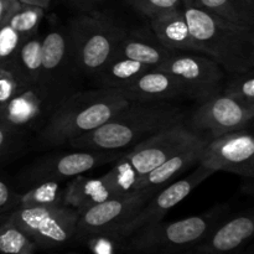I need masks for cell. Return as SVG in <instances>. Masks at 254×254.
<instances>
[{"label":"cell","instance_id":"obj_14","mask_svg":"<svg viewBox=\"0 0 254 254\" xmlns=\"http://www.w3.org/2000/svg\"><path fill=\"white\" fill-rule=\"evenodd\" d=\"M144 197L133 192L126 196H118L78 213L76 227V241L87 238L112 236L130 220L141 206L146 202Z\"/></svg>","mask_w":254,"mask_h":254},{"label":"cell","instance_id":"obj_19","mask_svg":"<svg viewBox=\"0 0 254 254\" xmlns=\"http://www.w3.org/2000/svg\"><path fill=\"white\" fill-rule=\"evenodd\" d=\"M175 52L169 51L160 44L151 29H140L127 31L119 42L114 57L133 60L150 68L160 67Z\"/></svg>","mask_w":254,"mask_h":254},{"label":"cell","instance_id":"obj_6","mask_svg":"<svg viewBox=\"0 0 254 254\" xmlns=\"http://www.w3.org/2000/svg\"><path fill=\"white\" fill-rule=\"evenodd\" d=\"M227 215V206H218L201 215L173 222H160L138 231L119 243L131 254H183L195 248Z\"/></svg>","mask_w":254,"mask_h":254},{"label":"cell","instance_id":"obj_17","mask_svg":"<svg viewBox=\"0 0 254 254\" xmlns=\"http://www.w3.org/2000/svg\"><path fill=\"white\" fill-rule=\"evenodd\" d=\"M206 141L207 140H202L195 145L189 146L166 159L161 165L154 169L139 181L134 192L140 195L145 200L153 197L156 192L165 188L169 181L179 178L190 168L197 165Z\"/></svg>","mask_w":254,"mask_h":254},{"label":"cell","instance_id":"obj_12","mask_svg":"<svg viewBox=\"0 0 254 254\" xmlns=\"http://www.w3.org/2000/svg\"><path fill=\"white\" fill-rule=\"evenodd\" d=\"M124 154L123 150H76L57 154L35 161L22 173L21 180L26 185L45 181H61L83 175L87 171L106 164L114 163Z\"/></svg>","mask_w":254,"mask_h":254},{"label":"cell","instance_id":"obj_39","mask_svg":"<svg viewBox=\"0 0 254 254\" xmlns=\"http://www.w3.org/2000/svg\"><path fill=\"white\" fill-rule=\"evenodd\" d=\"M251 254H252V253H251Z\"/></svg>","mask_w":254,"mask_h":254},{"label":"cell","instance_id":"obj_15","mask_svg":"<svg viewBox=\"0 0 254 254\" xmlns=\"http://www.w3.org/2000/svg\"><path fill=\"white\" fill-rule=\"evenodd\" d=\"M254 235V215L242 212L221 220L190 251L193 254H242Z\"/></svg>","mask_w":254,"mask_h":254},{"label":"cell","instance_id":"obj_7","mask_svg":"<svg viewBox=\"0 0 254 254\" xmlns=\"http://www.w3.org/2000/svg\"><path fill=\"white\" fill-rule=\"evenodd\" d=\"M68 94V87L44 82L27 83L0 108V123L21 135L36 129L41 130Z\"/></svg>","mask_w":254,"mask_h":254},{"label":"cell","instance_id":"obj_35","mask_svg":"<svg viewBox=\"0 0 254 254\" xmlns=\"http://www.w3.org/2000/svg\"><path fill=\"white\" fill-rule=\"evenodd\" d=\"M17 0H0V25L5 21Z\"/></svg>","mask_w":254,"mask_h":254},{"label":"cell","instance_id":"obj_26","mask_svg":"<svg viewBox=\"0 0 254 254\" xmlns=\"http://www.w3.org/2000/svg\"><path fill=\"white\" fill-rule=\"evenodd\" d=\"M45 17V9L36 5L25 4L17 0L5 21L11 25L22 39H29L37 34L40 24Z\"/></svg>","mask_w":254,"mask_h":254},{"label":"cell","instance_id":"obj_28","mask_svg":"<svg viewBox=\"0 0 254 254\" xmlns=\"http://www.w3.org/2000/svg\"><path fill=\"white\" fill-rule=\"evenodd\" d=\"M221 93L236 99L248 108L254 109V73L253 71L236 72L226 77Z\"/></svg>","mask_w":254,"mask_h":254},{"label":"cell","instance_id":"obj_20","mask_svg":"<svg viewBox=\"0 0 254 254\" xmlns=\"http://www.w3.org/2000/svg\"><path fill=\"white\" fill-rule=\"evenodd\" d=\"M156 39L171 52H196L183 7L163 12L150 19Z\"/></svg>","mask_w":254,"mask_h":254},{"label":"cell","instance_id":"obj_32","mask_svg":"<svg viewBox=\"0 0 254 254\" xmlns=\"http://www.w3.org/2000/svg\"><path fill=\"white\" fill-rule=\"evenodd\" d=\"M19 200L20 193L15 192L6 183L0 180V222L19 207Z\"/></svg>","mask_w":254,"mask_h":254},{"label":"cell","instance_id":"obj_4","mask_svg":"<svg viewBox=\"0 0 254 254\" xmlns=\"http://www.w3.org/2000/svg\"><path fill=\"white\" fill-rule=\"evenodd\" d=\"M202 140L206 139L189 128L188 124H179L145 139L127 153L124 151L123 155L114 161L113 168L102 178L116 196L129 195L134 192L135 186L144 176L166 159Z\"/></svg>","mask_w":254,"mask_h":254},{"label":"cell","instance_id":"obj_33","mask_svg":"<svg viewBox=\"0 0 254 254\" xmlns=\"http://www.w3.org/2000/svg\"><path fill=\"white\" fill-rule=\"evenodd\" d=\"M24 135L10 130L0 123V160H4L11 155L20 146V140Z\"/></svg>","mask_w":254,"mask_h":254},{"label":"cell","instance_id":"obj_2","mask_svg":"<svg viewBox=\"0 0 254 254\" xmlns=\"http://www.w3.org/2000/svg\"><path fill=\"white\" fill-rule=\"evenodd\" d=\"M183 10L196 52L211 57L228 73L253 71V29L215 16L192 0H184Z\"/></svg>","mask_w":254,"mask_h":254},{"label":"cell","instance_id":"obj_21","mask_svg":"<svg viewBox=\"0 0 254 254\" xmlns=\"http://www.w3.org/2000/svg\"><path fill=\"white\" fill-rule=\"evenodd\" d=\"M113 197L118 196L114 195L103 178L91 179L78 175L64 188V203L78 213Z\"/></svg>","mask_w":254,"mask_h":254},{"label":"cell","instance_id":"obj_25","mask_svg":"<svg viewBox=\"0 0 254 254\" xmlns=\"http://www.w3.org/2000/svg\"><path fill=\"white\" fill-rule=\"evenodd\" d=\"M64 203V188L56 181L36 184L25 193H20L19 207H62Z\"/></svg>","mask_w":254,"mask_h":254},{"label":"cell","instance_id":"obj_9","mask_svg":"<svg viewBox=\"0 0 254 254\" xmlns=\"http://www.w3.org/2000/svg\"><path fill=\"white\" fill-rule=\"evenodd\" d=\"M212 174V170H208L205 166L197 164V168L192 173L189 174L185 178L180 179V180L175 181L171 185L161 189L153 197L149 198L141 206L140 210L112 236L111 240L119 245L122 241L127 240L138 231L163 221L164 216L171 208L175 207L183 200H185L200 184H202Z\"/></svg>","mask_w":254,"mask_h":254},{"label":"cell","instance_id":"obj_10","mask_svg":"<svg viewBox=\"0 0 254 254\" xmlns=\"http://www.w3.org/2000/svg\"><path fill=\"white\" fill-rule=\"evenodd\" d=\"M156 69L175 76L185 87L188 98L198 103L221 93L226 79L225 69L201 52H175Z\"/></svg>","mask_w":254,"mask_h":254},{"label":"cell","instance_id":"obj_29","mask_svg":"<svg viewBox=\"0 0 254 254\" xmlns=\"http://www.w3.org/2000/svg\"><path fill=\"white\" fill-rule=\"evenodd\" d=\"M27 82L11 61L0 64V108L19 93Z\"/></svg>","mask_w":254,"mask_h":254},{"label":"cell","instance_id":"obj_37","mask_svg":"<svg viewBox=\"0 0 254 254\" xmlns=\"http://www.w3.org/2000/svg\"><path fill=\"white\" fill-rule=\"evenodd\" d=\"M183 254H193V253H190V252H188V253H183Z\"/></svg>","mask_w":254,"mask_h":254},{"label":"cell","instance_id":"obj_18","mask_svg":"<svg viewBox=\"0 0 254 254\" xmlns=\"http://www.w3.org/2000/svg\"><path fill=\"white\" fill-rule=\"evenodd\" d=\"M41 60V82L52 86L68 87L67 77L73 71L67 31L55 29L42 37Z\"/></svg>","mask_w":254,"mask_h":254},{"label":"cell","instance_id":"obj_16","mask_svg":"<svg viewBox=\"0 0 254 254\" xmlns=\"http://www.w3.org/2000/svg\"><path fill=\"white\" fill-rule=\"evenodd\" d=\"M119 91L129 102L138 103H161L176 99H188L184 84L171 73L150 68L124 86Z\"/></svg>","mask_w":254,"mask_h":254},{"label":"cell","instance_id":"obj_31","mask_svg":"<svg viewBox=\"0 0 254 254\" xmlns=\"http://www.w3.org/2000/svg\"><path fill=\"white\" fill-rule=\"evenodd\" d=\"M133 9L149 19L163 12L183 7L184 0H127Z\"/></svg>","mask_w":254,"mask_h":254},{"label":"cell","instance_id":"obj_8","mask_svg":"<svg viewBox=\"0 0 254 254\" xmlns=\"http://www.w3.org/2000/svg\"><path fill=\"white\" fill-rule=\"evenodd\" d=\"M5 220L25 231L39 250L59 248L76 241L78 212L67 206L17 207Z\"/></svg>","mask_w":254,"mask_h":254},{"label":"cell","instance_id":"obj_36","mask_svg":"<svg viewBox=\"0 0 254 254\" xmlns=\"http://www.w3.org/2000/svg\"><path fill=\"white\" fill-rule=\"evenodd\" d=\"M20 2H25V4L36 5V6L42 7V9H47L51 4V0H19Z\"/></svg>","mask_w":254,"mask_h":254},{"label":"cell","instance_id":"obj_3","mask_svg":"<svg viewBox=\"0 0 254 254\" xmlns=\"http://www.w3.org/2000/svg\"><path fill=\"white\" fill-rule=\"evenodd\" d=\"M128 104L117 88L101 87L69 93L42 127L40 139L47 146L64 145L107 123Z\"/></svg>","mask_w":254,"mask_h":254},{"label":"cell","instance_id":"obj_5","mask_svg":"<svg viewBox=\"0 0 254 254\" xmlns=\"http://www.w3.org/2000/svg\"><path fill=\"white\" fill-rule=\"evenodd\" d=\"M66 31L72 71L83 76H96L113 59L127 34L111 16L94 10L72 20Z\"/></svg>","mask_w":254,"mask_h":254},{"label":"cell","instance_id":"obj_1","mask_svg":"<svg viewBox=\"0 0 254 254\" xmlns=\"http://www.w3.org/2000/svg\"><path fill=\"white\" fill-rule=\"evenodd\" d=\"M186 123V112L173 102H129L94 130L67 143L76 150H126L169 128Z\"/></svg>","mask_w":254,"mask_h":254},{"label":"cell","instance_id":"obj_34","mask_svg":"<svg viewBox=\"0 0 254 254\" xmlns=\"http://www.w3.org/2000/svg\"><path fill=\"white\" fill-rule=\"evenodd\" d=\"M69 1L77 9L83 10V11L87 12L94 10V7L101 4L102 1H104V0H69Z\"/></svg>","mask_w":254,"mask_h":254},{"label":"cell","instance_id":"obj_38","mask_svg":"<svg viewBox=\"0 0 254 254\" xmlns=\"http://www.w3.org/2000/svg\"><path fill=\"white\" fill-rule=\"evenodd\" d=\"M72 254H73V253H72Z\"/></svg>","mask_w":254,"mask_h":254},{"label":"cell","instance_id":"obj_27","mask_svg":"<svg viewBox=\"0 0 254 254\" xmlns=\"http://www.w3.org/2000/svg\"><path fill=\"white\" fill-rule=\"evenodd\" d=\"M37 251L34 240L19 226L6 220L0 222V253L36 254Z\"/></svg>","mask_w":254,"mask_h":254},{"label":"cell","instance_id":"obj_22","mask_svg":"<svg viewBox=\"0 0 254 254\" xmlns=\"http://www.w3.org/2000/svg\"><path fill=\"white\" fill-rule=\"evenodd\" d=\"M196 6L231 24L254 27V0H192Z\"/></svg>","mask_w":254,"mask_h":254},{"label":"cell","instance_id":"obj_11","mask_svg":"<svg viewBox=\"0 0 254 254\" xmlns=\"http://www.w3.org/2000/svg\"><path fill=\"white\" fill-rule=\"evenodd\" d=\"M254 109L231 97L217 93L200 102L186 124L206 140L251 128Z\"/></svg>","mask_w":254,"mask_h":254},{"label":"cell","instance_id":"obj_30","mask_svg":"<svg viewBox=\"0 0 254 254\" xmlns=\"http://www.w3.org/2000/svg\"><path fill=\"white\" fill-rule=\"evenodd\" d=\"M22 41L24 39L11 25L2 22L0 25V64L11 61Z\"/></svg>","mask_w":254,"mask_h":254},{"label":"cell","instance_id":"obj_13","mask_svg":"<svg viewBox=\"0 0 254 254\" xmlns=\"http://www.w3.org/2000/svg\"><path fill=\"white\" fill-rule=\"evenodd\" d=\"M198 164L246 179L254 176V138L250 128L232 131L205 143Z\"/></svg>","mask_w":254,"mask_h":254},{"label":"cell","instance_id":"obj_23","mask_svg":"<svg viewBox=\"0 0 254 254\" xmlns=\"http://www.w3.org/2000/svg\"><path fill=\"white\" fill-rule=\"evenodd\" d=\"M148 69L150 67L133 60L113 57L94 77L101 87L121 89Z\"/></svg>","mask_w":254,"mask_h":254},{"label":"cell","instance_id":"obj_24","mask_svg":"<svg viewBox=\"0 0 254 254\" xmlns=\"http://www.w3.org/2000/svg\"><path fill=\"white\" fill-rule=\"evenodd\" d=\"M41 42L42 37L37 34L29 39H25L12 59L16 68L30 83L41 82Z\"/></svg>","mask_w":254,"mask_h":254}]
</instances>
